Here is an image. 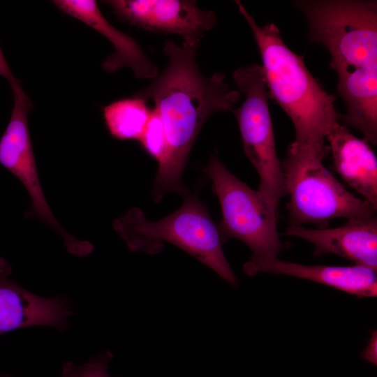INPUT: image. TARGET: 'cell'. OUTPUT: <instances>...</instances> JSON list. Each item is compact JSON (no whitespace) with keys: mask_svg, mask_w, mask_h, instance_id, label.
Segmentation results:
<instances>
[{"mask_svg":"<svg viewBox=\"0 0 377 377\" xmlns=\"http://www.w3.org/2000/svg\"><path fill=\"white\" fill-rule=\"evenodd\" d=\"M199 43L165 41L166 67L134 95L154 103L167 140V154L158 165L151 192L155 202L170 192L183 195L188 191L182 177L202 127L214 113L233 111L241 96L226 82L225 74L216 72L207 77L201 73L196 63Z\"/></svg>","mask_w":377,"mask_h":377,"instance_id":"cell-1","label":"cell"},{"mask_svg":"<svg viewBox=\"0 0 377 377\" xmlns=\"http://www.w3.org/2000/svg\"><path fill=\"white\" fill-rule=\"evenodd\" d=\"M294 4L304 15L309 41L329 52L338 75L337 90L346 105L339 114L377 143V2L302 0Z\"/></svg>","mask_w":377,"mask_h":377,"instance_id":"cell-2","label":"cell"},{"mask_svg":"<svg viewBox=\"0 0 377 377\" xmlns=\"http://www.w3.org/2000/svg\"><path fill=\"white\" fill-rule=\"evenodd\" d=\"M235 3L259 50L269 94L293 124L295 140L288 151L325 158L330 152L326 137L339 122L335 97L318 84L303 59L285 43L274 23L260 26L241 1Z\"/></svg>","mask_w":377,"mask_h":377,"instance_id":"cell-3","label":"cell"},{"mask_svg":"<svg viewBox=\"0 0 377 377\" xmlns=\"http://www.w3.org/2000/svg\"><path fill=\"white\" fill-rule=\"evenodd\" d=\"M183 196L181 207L161 220H148L140 208L133 207L114 221L113 228L133 251L156 254L163 250L164 242L174 244L237 286L221 235L206 206L189 193Z\"/></svg>","mask_w":377,"mask_h":377,"instance_id":"cell-4","label":"cell"},{"mask_svg":"<svg viewBox=\"0 0 377 377\" xmlns=\"http://www.w3.org/2000/svg\"><path fill=\"white\" fill-rule=\"evenodd\" d=\"M323 158L288 151L281 161L290 199V226L324 223L336 218L367 219L377 208L355 196L325 167Z\"/></svg>","mask_w":377,"mask_h":377,"instance_id":"cell-5","label":"cell"},{"mask_svg":"<svg viewBox=\"0 0 377 377\" xmlns=\"http://www.w3.org/2000/svg\"><path fill=\"white\" fill-rule=\"evenodd\" d=\"M217 196L222 219V238H235L245 244L257 263L276 258L283 248L277 230L278 211L269 206L258 191L235 177L215 156L205 168Z\"/></svg>","mask_w":377,"mask_h":377,"instance_id":"cell-6","label":"cell"},{"mask_svg":"<svg viewBox=\"0 0 377 377\" xmlns=\"http://www.w3.org/2000/svg\"><path fill=\"white\" fill-rule=\"evenodd\" d=\"M233 80L245 95L242 105L234 110L245 155L259 178L258 191L273 209L286 194L281 163L275 145L269 108V92L260 65L252 64L236 69Z\"/></svg>","mask_w":377,"mask_h":377,"instance_id":"cell-7","label":"cell"},{"mask_svg":"<svg viewBox=\"0 0 377 377\" xmlns=\"http://www.w3.org/2000/svg\"><path fill=\"white\" fill-rule=\"evenodd\" d=\"M14 103L8 124L0 138V164L16 177L27 189L31 209L26 217H36L53 228L63 239L68 252L86 256L93 245L75 238L60 225L46 200L38 174L28 125V114L33 108L31 100L20 84L11 87Z\"/></svg>","mask_w":377,"mask_h":377,"instance_id":"cell-8","label":"cell"},{"mask_svg":"<svg viewBox=\"0 0 377 377\" xmlns=\"http://www.w3.org/2000/svg\"><path fill=\"white\" fill-rule=\"evenodd\" d=\"M115 15L128 24L147 30L170 33L184 40L200 42L216 23V13L198 8L194 1L110 0Z\"/></svg>","mask_w":377,"mask_h":377,"instance_id":"cell-9","label":"cell"},{"mask_svg":"<svg viewBox=\"0 0 377 377\" xmlns=\"http://www.w3.org/2000/svg\"><path fill=\"white\" fill-rule=\"evenodd\" d=\"M10 263L0 257V335L32 326L45 325L64 331L71 314L63 297H44L19 286L9 276Z\"/></svg>","mask_w":377,"mask_h":377,"instance_id":"cell-10","label":"cell"},{"mask_svg":"<svg viewBox=\"0 0 377 377\" xmlns=\"http://www.w3.org/2000/svg\"><path fill=\"white\" fill-rule=\"evenodd\" d=\"M286 235L303 239L314 246L313 255L334 254L377 269V219H348L332 228L311 229L290 226Z\"/></svg>","mask_w":377,"mask_h":377,"instance_id":"cell-11","label":"cell"},{"mask_svg":"<svg viewBox=\"0 0 377 377\" xmlns=\"http://www.w3.org/2000/svg\"><path fill=\"white\" fill-rule=\"evenodd\" d=\"M64 13L84 22L105 36L114 47L103 63V69L114 73L128 66L140 79L158 75L156 65L147 57L140 45L130 36L112 25L101 12L94 0H54L52 1Z\"/></svg>","mask_w":377,"mask_h":377,"instance_id":"cell-12","label":"cell"},{"mask_svg":"<svg viewBox=\"0 0 377 377\" xmlns=\"http://www.w3.org/2000/svg\"><path fill=\"white\" fill-rule=\"evenodd\" d=\"M243 270L250 276L270 273L304 279L360 297L377 295L376 270L362 265H309L276 258L257 263L247 261Z\"/></svg>","mask_w":377,"mask_h":377,"instance_id":"cell-13","label":"cell"},{"mask_svg":"<svg viewBox=\"0 0 377 377\" xmlns=\"http://www.w3.org/2000/svg\"><path fill=\"white\" fill-rule=\"evenodd\" d=\"M333 163L343 181L377 208V158L364 139L339 122L326 137Z\"/></svg>","mask_w":377,"mask_h":377,"instance_id":"cell-14","label":"cell"},{"mask_svg":"<svg viewBox=\"0 0 377 377\" xmlns=\"http://www.w3.org/2000/svg\"><path fill=\"white\" fill-rule=\"evenodd\" d=\"M151 111L147 101L134 96L116 100L103 108V117L110 135L118 140H139Z\"/></svg>","mask_w":377,"mask_h":377,"instance_id":"cell-15","label":"cell"},{"mask_svg":"<svg viewBox=\"0 0 377 377\" xmlns=\"http://www.w3.org/2000/svg\"><path fill=\"white\" fill-rule=\"evenodd\" d=\"M138 141L158 165L163 163L167 154V140L161 118L155 108L151 110L149 121Z\"/></svg>","mask_w":377,"mask_h":377,"instance_id":"cell-16","label":"cell"},{"mask_svg":"<svg viewBox=\"0 0 377 377\" xmlns=\"http://www.w3.org/2000/svg\"><path fill=\"white\" fill-rule=\"evenodd\" d=\"M112 357L110 350H104L82 364L66 362L60 377H111L108 369Z\"/></svg>","mask_w":377,"mask_h":377,"instance_id":"cell-17","label":"cell"},{"mask_svg":"<svg viewBox=\"0 0 377 377\" xmlns=\"http://www.w3.org/2000/svg\"><path fill=\"white\" fill-rule=\"evenodd\" d=\"M362 358L367 362L377 364V333L374 331L368 343L361 354Z\"/></svg>","mask_w":377,"mask_h":377,"instance_id":"cell-18","label":"cell"},{"mask_svg":"<svg viewBox=\"0 0 377 377\" xmlns=\"http://www.w3.org/2000/svg\"><path fill=\"white\" fill-rule=\"evenodd\" d=\"M0 377H12V376L0 370Z\"/></svg>","mask_w":377,"mask_h":377,"instance_id":"cell-19","label":"cell"}]
</instances>
